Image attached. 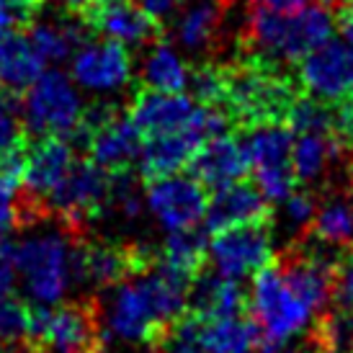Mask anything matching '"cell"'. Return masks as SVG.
Masks as SVG:
<instances>
[{"label":"cell","mask_w":353,"mask_h":353,"mask_svg":"<svg viewBox=\"0 0 353 353\" xmlns=\"http://www.w3.org/2000/svg\"><path fill=\"white\" fill-rule=\"evenodd\" d=\"M343 3H345V6H351V8H353V0H343Z\"/></svg>","instance_id":"48"},{"label":"cell","mask_w":353,"mask_h":353,"mask_svg":"<svg viewBox=\"0 0 353 353\" xmlns=\"http://www.w3.org/2000/svg\"><path fill=\"white\" fill-rule=\"evenodd\" d=\"M201 106H222L225 103V65L206 62L199 65L188 83Z\"/></svg>","instance_id":"34"},{"label":"cell","mask_w":353,"mask_h":353,"mask_svg":"<svg viewBox=\"0 0 353 353\" xmlns=\"http://www.w3.org/2000/svg\"><path fill=\"white\" fill-rule=\"evenodd\" d=\"M29 335V304L16 296H0V351L21 343Z\"/></svg>","instance_id":"33"},{"label":"cell","mask_w":353,"mask_h":353,"mask_svg":"<svg viewBox=\"0 0 353 353\" xmlns=\"http://www.w3.org/2000/svg\"><path fill=\"white\" fill-rule=\"evenodd\" d=\"M44 72V57L21 31L0 39V96L21 99Z\"/></svg>","instance_id":"20"},{"label":"cell","mask_w":353,"mask_h":353,"mask_svg":"<svg viewBox=\"0 0 353 353\" xmlns=\"http://www.w3.org/2000/svg\"><path fill=\"white\" fill-rule=\"evenodd\" d=\"M222 19H225V0H199L196 6H191L178 19V44L188 52H201L206 47H212L216 34H219Z\"/></svg>","instance_id":"25"},{"label":"cell","mask_w":353,"mask_h":353,"mask_svg":"<svg viewBox=\"0 0 353 353\" xmlns=\"http://www.w3.org/2000/svg\"><path fill=\"white\" fill-rule=\"evenodd\" d=\"M186 168L188 176L196 178L209 191L232 186L237 181H243L250 170L243 145L232 134H216V137L204 139Z\"/></svg>","instance_id":"15"},{"label":"cell","mask_w":353,"mask_h":353,"mask_svg":"<svg viewBox=\"0 0 353 353\" xmlns=\"http://www.w3.org/2000/svg\"><path fill=\"white\" fill-rule=\"evenodd\" d=\"M312 237L325 245H345L353 240V204L345 199H333L317 209L312 225Z\"/></svg>","instance_id":"31"},{"label":"cell","mask_w":353,"mask_h":353,"mask_svg":"<svg viewBox=\"0 0 353 353\" xmlns=\"http://www.w3.org/2000/svg\"><path fill=\"white\" fill-rule=\"evenodd\" d=\"M299 83L323 101H343L353 83V47L327 39L299 59Z\"/></svg>","instance_id":"12"},{"label":"cell","mask_w":353,"mask_h":353,"mask_svg":"<svg viewBox=\"0 0 353 353\" xmlns=\"http://www.w3.org/2000/svg\"><path fill=\"white\" fill-rule=\"evenodd\" d=\"M157 261L165 263L173 271L196 279L201 274L204 263H209V245L206 235L191 230H173L163 243V250H157Z\"/></svg>","instance_id":"26"},{"label":"cell","mask_w":353,"mask_h":353,"mask_svg":"<svg viewBox=\"0 0 353 353\" xmlns=\"http://www.w3.org/2000/svg\"><path fill=\"white\" fill-rule=\"evenodd\" d=\"M85 31L101 34L124 47H139L163 37V23L150 16L137 0H88L78 13Z\"/></svg>","instance_id":"8"},{"label":"cell","mask_w":353,"mask_h":353,"mask_svg":"<svg viewBox=\"0 0 353 353\" xmlns=\"http://www.w3.org/2000/svg\"><path fill=\"white\" fill-rule=\"evenodd\" d=\"M296 80L274 59L243 52L225 65V108L232 124L243 129L286 121L289 108L299 99Z\"/></svg>","instance_id":"1"},{"label":"cell","mask_w":353,"mask_h":353,"mask_svg":"<svg viewBox=\"0 0 353 353\" xmlns=\"http://www.w3.org/2000/svg\"><path fill=\"white\" fill-rule=\"evenodd\" d=\"M335 29L341 31V37H343L345 44H351L353 47V8L351 6H341L338 8V19H335Z\"/></svg>","instance_id":"41"},{"label":"cell","mask_w":353,"mask_h":353,"mask_svg":"<svg viewBox=\"0 0 353 353\" xmlns=\"http://www.w3.org/2000/svg\"><path fill=\"white\" fill-rule=\"evenodd\" d=\"M345 145L348 142L338 134H296L292 148V168L296 181H317L333 160L343 155Z\"/></svg>","instance_id":"24"},{"label":"cell","mask_w":353,"mask_h":353,"mask_svg":"<svg viewBox=\"0 0 353 353\" xmlns=\"http://www.w3.org/2000/svg\"><path fill=\"white\" fill-rule=\"evenodd\" d=\"M348 101H353V83H351V90H348V96H345Z\"/></svg>","instance_id":"47"},{"label":"cell","mask_w":353,"mask_h":353,"mask_svg":"<svg viewBox=\"0 0 353 353\" xmlns=\"http://www.w3.org/2000/svg\"><path fill=\"white\" fill-rule=\"evenodd\" d=\"M3 235H6V227H0V243H6V240H3Z\"/></svg>","instance_id":"46"},{"label":"cell","mask_w":353,"mask_h":353,"mask_svg":"<svg viewBox=\"0 0 353 353\" xmlns=\"http://www.w3.org/2000/svg\"><path fill=\"white\" fill-rule=\"evenodd\" d=\"M19 103L21 99L16 96H0V155L26 137L19 127Z\"/></svg>","instance_id":"37"},{"label":"cell","mask_w":353,"mask_h":353,"mask_svg":"<svg viewBox=\"0 0 353 353\" xmlns=\"http://www.w3.org/2000/svg\"><path fill=\"white\" fill-rule=\"evenodd\" d=\"M312 345L327 353H353V310L325 312L314 325Z\"/></svg>","instance_id":"32"},{"label":"cell","mask_w":353,"mask_h":353,"mask_svg":"<svg viewBox=\"0 0 353 353\" xmlns=\"http://www.w3.org/2000/svg\"><path fill=\"white\" fill-rule=\"evenodd\" d=\"M248 294L240 289L237 279L222 274L196 276L188 292V312L199 320H216V317H235L245 314Z\"/></svg>","instance_id":"21"},{"label":"cell","mask_w":353,"mask_h":353,"mask_svg":"<svg viewBox=\"0 0 353 353\" xmlns=\"http://www.w3.org/2000/svg\"><path fill=\"white\" fill-rule=\"evenodd\" d=\"M335 19L325 6H304L292 13V59L299 62L304 54L333 39Z\"/></svg>","instance_id":"27"},{"label":"cell","mask_w":353,"mask_h":353,"mask_svg":"<svg viewBox=\"0 0 353 353\" xmlns=\"http://www.w3.org/2000/svg\"><path fill=\"white\" fill-rule=\"evenodd\" d=\"M83 101L68 75L57 70L41 72L37 83L23 93L26 129L37 137H65L78 129L83 119Z\"/></svg>","instance_id":"5"},{"label":"cell","mask_w":353,"mask_h":353,"mask_svg":"<svg viewBox=\"0 0 353 353\" xmlns=\"http://www.w3.org/2000/svg\"><path fill=\"white\" fill-rule=\"evenodd\" d=\"M196 111V103L181 93H163V90L139 88L129 106V119L137 124L142 137L173 132L186 127Z\"/></svg>","instance_id":"18"},{"label":"cell","mask_w":353,"mask_h":353,"mask_svg":"<svg viewBox=\"0 0 353 353\" xmlns=\"http://www.w3.org/2000/svg\"><path fill=\"white\" fill-rule=\"evenodd\" d=\"M13 263L34 304H57L72 281V243L62 232L29 235L13 248Z\"/></svg>","instance_id":"2"},{"label":"cell","mask_w":353,"mask_h":353,"mask_svg":"<svg viewBox=\"0 0 353 353\" xmlns=\"http://www.w3.org/2000/svg\"><path fill=\"white\" fill-rule=\"evenodd\" d=\"M75 163V148L65 137H39V142H29L26 173L21 196L34 201L44 212L47 196L59 186V181L68 176Z\"/></svg>","instance_id":"13"},{"label":"cell","mask_w":353,"mask_h":353,"mask_svg":"<svg viewBox=\"0 0 353 353\" xmlns=\"http://www.w3.org/2000/svg\"><path fill=\"white\" fill-rule=\"evenodd\" d=\"M142 85L163 90V93H181L188 88L186 65L168 41H160L155 50L150 52L148 62L142 68Z\"/></svg>","instance_id":"28"},{"label":"cell","mask_w":353,"mask_h":353,"mask_svg":"<svg viewBox=\"0 0 353 353\" xmlns=\"http://www.w3.org/2000/svg\"><path fill=\"white\" fill-rule=\"evenodd\" d=\"M111 201V173L93 160L72 163L68 176L47 196V209L57 212L68 232H80V227L99 219Z\"/></svg>","instance_id":"6"},{"label":"cell","mask_w":353,"mask_h":353,"mask_svg":"<svg viewBox=\"0 0 353 353\" xmlns=\"http://www.w3.org/2000/svg\"><path fill=\"white\" fill-rule=\"evenodd\" d=\"M148 206L165 230H191L206 214V188L191 176H165L148 183Z\"/></svg>","instance_id":"11"},{"label":"cell","mask_w":353,"mask_h":353,"mask_svg":"<svg viewBox=\"0 0 353 353\" xmlns=\"http://www.w3.org/2000/svg\"><path fill=\"white\" fill-rule=\"evenodd\" d=\"M304 353H327V351H323V348H314V345H312L310 351H304Z\"/></svg>","instance_id":"45"},{"label":"cell","mask_w":353,"mask_h":353,"mask_svg":"<svg viewBox=\"0 0 353 353\" xmlns=\"http://www.w3.org/2000/svg\"><path fill=\"white\" fill-rule=\"evenodd\" d=\"M274 261V248L268 225H243L222 230L209 243V263L216 274L230 279H243L261 271Z\"/></svg>","instance_id":"10"},{"label":"cell","mask_w":353,"mask_h":353,"mask_svg":"<svg viewBox=\"0 0 353 353\" xmlns=\"http://www.w3.org/2000/svg\"><path fill=\"white\" fill-rule=\"evenodd\" d=\"M248 310L263 338L271 343H284L292 335L304 330L312 314V310L286 284L279 265L271 263L255 271L253 289L248 294Z\"/></svg>","instance_id":"4"},{"label":"cell","mask_w":353,"mask_h":353,"mask_svg":"<svg viewBox=\"0 0 353 353\" xmlns=\"http://www.w3.org/2000/svg\"><path fill=\"white\" fill-rule=\"evenodd\" d=\"M341 253H327L310 243H296L286 248V253L279 261V271L286 279V284L296 292L312 312L325 310L333 299L335 263Z\"/></svg>","instance_id":"9"},{"label":"cell","mask_w":353,"mask_h":353,"mask_svg":"<svg viewBox=\"0 0 353 353\" xmlns=\"http://www.w3.org/2000/svg\"><path fill=\"white\" fill-rule=\"evenodd\" d=\"M284 212L286 219L292 227H310L312 225L314 214H317V204L314 199L307 194V191H292L289 196L284 199Z\"/></svg>","instance_id":"38"},{"label":"cell","mask_w":353,"mask_h":353,"mask_svg":"<svg viewBox=\"0 0 353 353\" xmlns=\"http://www.w3.org/2000/svg\"><path fill=\"white\" fill-rule=\"evenodd\" d=\"M286 127L296 134H338V111L327 106L323 99H299L292 103L286 114Z\"/></svg>","instance_id":"30"},{"label":"cell","mask_w":353,"mask_h":353,"mask_svg":"<svg viewBox=\"0 0 353 353\" xmlns=\"http://www.w3.org/2000/svg\"><path fill=\"white\" fill-rule=\"evenodd\" d=\"M157 250L148 245H114V243H75L72 245V281L99 289L117 286L127 279L150 271Z\"/></svg>","instance_id":"7"},{"label":"cell","mask_w":353,"mask_h":353,"mask_svg":"<svg viewBox=\"0 0 353 353\" xmlns=\"http://www.w3.org/2000/svg\"><path fill=\"white\" fill-rule=\"evenodd\" d=\"M47 0H0V29L19 31L31 26Z\"/></svg>","instance_id":"35"},{"label":"cell","mask_w":353,"mask_h":353,"mask_svg":"<svg viewBox=\"0 0 353 353\" xmlns=\"http://www.w3.org/2000/svg\"><path fill=\"white\" fill-rule=\"evenodd\" d=\"M253 3L263 6V8L279 10V13H296L307 6V0H253Z\"/></svg>","instance_id":"42"},{"label":"cell","mask_w":353,"mask_h":353,"mask_svg":"<svg viewBox=\"0 0 353 353\" xmlns=\"http://www.w3.org/2000/svg\"><path fill=\"white\" fill-rule=\"evenodd\" d=\"M16 279V263H13V248L8 243H0V296L10 294Z\"/></svg>","instance_id":"39"},{"label":"cell","mask_w":353,"mask_h":353,"mask_svg":"<svg viewBox=\"0 0 353 353\" xmlns=\"http://www.w3.org/2000/svg\"><path fill=\"white\" fill-rule=\"evenodd\" d=\"M29 338L50 353H88L103 348V327L101 314L93 304H65V307H44L29 304Z\"/></svg>","instance_id":"3"},{"label":"cell","mask_w":353,"mask_h":353,"mask_svg":"<svg viewBox=\"0 0 353 353\" xmlns=\"http://www.w3.org/2000/svg\"><path fill=\"white\" fill-rule=\"evenodd\" d=\"M83 34L85 26L78 19H72V23H31L29 39L44 62H62L83 39Z\"/></svg>","instance_id":"29"},{"label":"cell","mask_w":353,"mask_h":353,"mask_svg":"<svg viewBox=\"0 0 353 353\" xmlns=\"http://www.w3.org/2000/svg\"><path fill=\"white\" fill-rule=\"evenodd\" d=\"M201 353H250L263 343V333L253 317H216L201 320L199 327Z\"/></svg>","instance_id":"23"},{"label":"cell","mask_w":353,"mask_h":353,"mask_svg":"<svg viewBox=\"0 0 353 353\" xmlns=\"http://www.w3.org/2000/svg\"><path fill=\"white\" fill-rule=\"evenodd\" d=\"M245 160L253 173L265 170H284L292 168V148H294V132L284 121L261 124L245 129V139L240 142Z\"/></svg>","instance_id":"22"},{"label":"cell","mask_w":353,"mask_h":353,"mask_svg":"<svg viewBox=\"0 0 353 353\" xmlns=\"http://www.w3.org/2000/svg\"><path fill=\"white\" fill-rule=\"evenodd\" d=\"M59 3H62L65 13H68V16H72V19H78L80 10L88 6V0H59Z\"/></svg>","instance_id":"43"},{"label":"cell","mask_w":353,"mask_h":353,"mask_svg":"<svg viewBox=\"0 0 353 353\" xmlns=\"http://www.w3.org/2000/svg\"><path fill=\"white\" fill-rule=\"evenodd\" d=\"M142 8L148 10L150 16H155L157 21H163L165 16H170L178 6H183L188 0H137Z\"/></svg>","instance_id":"40"},{"label":"cell","mask_w":353,"mask_h":353,"mask_svg":"<svg viewBox=\"0 0 353 353\" xmlns=\"http://www.w3.org/2000/svg\"><path fill=\"white\" fill-rule=\"evenodd\" d=\"M132 75V59L124 44L114 39L80 47L72 57V78L88 90H117Z\"/></svg>","instance_id":"16"},{"label":"cell","mask_w":353,"mask_h":353,"mask_svg":"<svg viewBox=\"0 0 353 353\" xmlns=\"http://www.w3.org/2000/svg\"><path fill=\"white\" fill-rule=\"evenodd\" d=\"M85 150L90 160L108 173L127 170L129 163L137 160L142 152V132L129 114H117L90 134Z\"/></svg>","instance_id":"19"},{"label":"cell","mask_w":353,"mask_h":353,"mask_svg":"<svg viewBox=\"0 0 353 353\" xmlns=\"http://www.w3.org/2000/svg\"><path fill=\"white\" fill-rule=\"evenodd\" d=\"M333 296L335 302L353 310V245L343 248L335 263V281H333Z\"/></svg>","instance_id":"36"},{"label":"cell","mask_w":353,"mask_h":353,"mask_svg":"<svg viewBox=\"0 0 353 353\" xmlns=\"http://www.w3.org/2000/svg\"><path fill=\"white\" fill-rule=\"evenodd\" d=\"M88 353H103V351H88Z\"/></svg>","instance_id":"49"},{"label":"cell","mask_w":353,"mask_h":353,"mask_svg":"<svg viewBox=\"0 0 353 353\" xmlns=\"http://www.w3.org/2000/svg\"><path fill=\"white\" fill-rule=\"evenodd\" d=\"M201 142H204V137L191 121L181 129L148 137V142L142 145V152H139V176H142V181L150 183L157 178L176 176L178 170H183L191 163V157H194Z\"/></svg>","instance_id":"17"},{"label":"cell","mask_w":353,"mask_h":353,"mask_svg":"<svg viewBox=\"0 0 353 353\" xmlns=\"http://www.w3.org/2000/svg\"><path fill=\"white\" fill-rule=\"evenodd\" d=\"M253 353V351H250ZM255 353H284L281 348H279V343H271V341H265V343H261L258 345V351Z\"/></svg>","instance_id":"44"},{"label":"cell","mask_w":353,"mask_h":353,"mask_svg":"<svg viewBox=\"0 0 353 353\" xmlns=\"http://www.w3.org/2000/svg\"><path fill=\"white\" fill-rule=\"evenodd\" d=\"M271 201L263 196V191L255 183L237 181L232 186H225L214 191V196L209 199L206 206V230L216 235L230 227L243 225H271Z\"/></svg>","instance_id":"14"}]
</instances>
